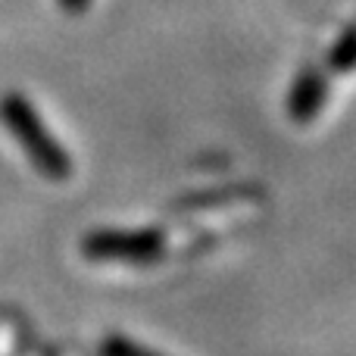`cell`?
<instances>
[{"mask_svg": "<svg viewBox=\"0 0 356 356\" xmlns=\"http://www.w3.org/2000/svg\"><path fill=\"white\" fill-rule=\"evenodd\" d=\"M0 122L6 125V131H10L19 144H22L25 156L35 163V169H41L47 178L60 181V178H66L72 172L69 154L50 138L47 125L41 122L35 106H31L22 94H6V97L0 100Z\"/></svg>", "mask_w": 356, "mask_h": 356, "instance_id": "obj_1", "label": "cell"}, {"mask_svg": "<svg viewBox=\"0 0 356 356\" xmlns=\"http://www.w3.org/2000/svg\"><path fill=\"white\" fill-rule=\"evenodd\" d=\"M91 259H116V263H156L163 253V238L156 232H97L85 241Z\"/></svg>", "mask_w": 356, "mask_h": 356, "instance_id": "obj_2", "label": "cell"}, {"mask_svg": "<svg viewBox=\"0 0 356 356\" xmlns=\"http://www.w3.org/2000/svg\"><path fill=\"white\" fill-rule=\"evenodd\" d=\"M325 94H328V85H325V79H322L319 72H303L300 79L294 81L291 97H288L291 119H297V122H309V119L322 110Z\"/></svg>", "mask_w": 356, "mask_h": 356, "instance_id": "obj_3", "label": "cell"}, {"mask_svg": "<svg viewBox=\"0 0 356 356\" xmlns=\"http://www.w3.org/2000/svg\"><path fill=\"white\" fill-rule=\"evenodd\" d=\"M328 66L334 72H350V69H356V29H347L338 38V44L328 54Z\"/></svg>", "mask_w": 356, "mask_h": 356, "instance_id": "obj_4", "label": "cell"}, {"mask_svg": "<svg viewBox=\"0 0 356 356\" xmlns=\"http://www.w3.org/2000/svg\"><path fill=\"white\" fill-rule=\"evenodd\" d=\"M63 3V10H69V13H81L88 6V0H60Z\"/></svg>", "mask_w": 356, "mask_h": 356, "instance_id": "obj_5", "label": "cell"}]
</instances>
